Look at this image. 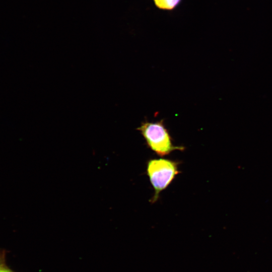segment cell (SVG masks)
<instances>
[{
    "label": "cell",
    "instance_id": "cell-1",
    "mask_svg": "<svg viewBox=\"0 0 272 272\" xmlns=\"http://www.w3.org/2000/svg\"><path fill=\"white\" fill-rule=\"evenodd\" d=\"M179 162L168 159H152L147 162V174L154 189L151 202H155L179 173Z\"/></svg>",
    "mask_w": 272,
    "mask_h": 272
},
{
    "label": "cell",
    "instance_id": "cell-2",
    "mask_svg": "<svg viewBox=\"0 0 272 272\" xmlns=\"http://www.w3.org/2000/svg\"><path fill=\"white\" fill-rule=\"evenodd\" d=\"M137 129L144 138L148 147L161 157L166 156L176 150L183 151V146H174L163 121L143 122Z\"/></svg>",
    "mask_w": 272,
    "mask_h": 272
},
{
    "label": "cell",
    "instance_id": "cell-4",
    "mask_svg": "<svg viewBox=\"0 0 272 272\" xmlns=\"http://www.w3.org/2000/svg\"><path fill=\"white\" fill-rule=\"evenodd\" d=\"M6 254V250H0V272H15L7 265Z\"/></svg>",
    "mask_w": 272,
    "mask_h": 272
},
{
    "label": "cell",
    "instance_id": "cell-3",
    "mask_svg": "<svg viewBox=\"0 0 272 272\" xmlns=\"http://www.w3.org/2000/svg\"><path fill=\"white\" fill-rule=\"evenodd\" d=\"M155 5L159 9L171 10L175 8L181 0H153Z\"/></svg>",
    "mask_w": 272,
    "mask_h": 272
}]
</instances>
